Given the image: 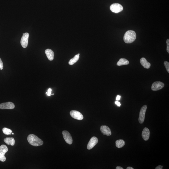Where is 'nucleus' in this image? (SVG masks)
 <instances>
[{"instance_id": "23", "label": "nucleus", "mask_w": 169, "mask_h": 169, "mask_svg": "<svg viewBox=\"0 0 169 169\" xmlns=\"http://www.w3.org/2000/svg\"><path fill=\"white\" fill-rule=\"evenodd\" d=\"M166 43L167 44V52L169 53V40L167 39L166 41Z\"/></svg>"}, {"instance_id": "4", "label": "nucleus", "mask_w": 169, "mask_h": 169, "mask_svg": "<svg viewBox=\"0 0 169 169\" xmlns=\"http://www.w3.org/2000/svg\"><path fill=\"white\" fill-rule=\"evenodd\" d=\"M147 106L146 105H144L142 106L140 111L138 121L140 123L142 124L144 122L145 115L146 110H147Z\"/></svg>"}, {"instance_id": "29", "label": "nucleus", "mask_w": 169, "mask_h": 169, "mask_svg": "<svg viewBox=\"0 0 169 169\" xmlns=\"http://www.w3.org/2000/svg\"><path fill=\"white\" fill-rule=\"evenodd\" d=\"M127 169H134L132 167H127Z\"/></svg>"}, {"instance_id": "21", "label": "nucleus", "mask_w": 169, "mask_h": 169, "mask_svg": "<svg viewBox=\"0 0 169 169\" xmlns=\"http://www.w3.org/2000/svg\"><path fill=\"white\" fill-rule=\"evenodd\" d=\"M164 64L165 67L167 72L169 73V62H167V61H165L164 63Z\"/></svg>"}, {"instance_id": "1", "label": "nucleus", "mask_w": 169, "mask_h": 169, "mask_svg": "<svg viewBox=\"0 0 169 169\" xmlns=\"http://www.w3.org/2000/svg\"><path fill=\"white\" fill-rule=\"evenodd\" d=\"M27 140L30 145L35 147L42 146L44 143L42 139L33 134H30L28 136Z\"/></svg>"}, {"instance_id": "6", "label": "nucleus", "mask_w": 169, "mask_h": 169, "mask_svg": "<svg viewBox=\"0 0 169 169\" xmlns=\"http://www.w3.org/2000/svg\"><path fill=\"white\" fill-rule=\"evenodd\" d=\"M29 34L28 33H23L22 38H21V46L24 48L27 47L28 43V39Z\"/></svg>"}, {"instance_id": "15", "label": "nucleus", "mask_w": 169, "mask_h": 169, "mask_svg": "<svg viewBox=\"0 0 169 169\" xmlns=\"http://www.w3.org/2000/svg\"><path fill=\"white\" fill-rule=\"evenodd\" d=\"M140 62L141 64L145 68L148 69L150 68L151 66V64L147 62V60L144 58H142L141 59Z\"/></svg>"}, {"instance_id": "9", "label": "nucleus", "mask_w": 169, "mask_h": 169, "mask_svg": "<svg viewBox=\"0 0 169 169\" xmlns=\"http://www.w3.org/2000/svg\"><path fill=\"white\" fill-rule=\"evenodd\" d=\"M15 107L14 103L11 102H8L1 104L0 109H13Z\"/></svg>"}, {"instance_id": "31", "label": "nucleus", "mask_w": 169, "mask_h": 169, "mask_svg": "<svg viewBox=\"0 0 169 169\" xmlns=\"http://www.w3.org/2000/svg\"><path fill=\"white\" fill-rule=\"evenodd\" d=\"M78 54V55H79L80 54Z\"/></svg>"}, {"instance_id": "25", "label": "nucleus", "mask_w": 169, "mask_h": 169, "mask_svg": "<svg viewBox=\"0 0 169 169\" xmlns=\"http://www.w3.org/2000/svg\"><path fill=\"white\" fill-rule=\"evenodd\" d=\"M163 166L160 165H159L158 166H157V167H156L155 169H163Z\"/></svg>"}, {"instance_id": "28", "label": "nucleus", "mask_w": 169, "mask_h": 169, "mask_svg": "<svg viewBox=\"0 0 169 169\" xmlns=\"http://www.w3.org/2000/svg\"><path fill=\"white\" fill-rule=\"evenodd\" d=\"M116 169H123V168L120 166H118L116 167Z\"/></svg>"}, {"instance_id": "17", "label": "nucleus", "mask_w": 169, "mask_h": 169, "mask_svg": "<svg viewBox=\"0 0 169 169\" xmlns=\"http://www.w3.org/2000/svg\"><path fill=\"white\" fill-rule=\"evenodd\" d=\"M129 61L126 59L122 58L120 59L117 63L118 66H121L122 65H127L129 64Z\"/></svg>"}, {"instance_id": "26", "label": "nucleus", "mask_w": 169, "mask_h": 169, "mask_svg": "<svg viewBox=\"0 0 169 169\" xmlns=\"http://www.w3.org/2000/svg\"><path fill=\"white\" fill-rule=\"evenodd\" d=\"M115 103L117 105V106H119V107L121 106L120 103V102H118V101L115 102Z\"/></svg>"}, {"instance_id": "14", "label": "nucleus", "mask_w": 169, "mask_h": 169, "mask_svg": "<svg viewBox=\"0 0 169 169\" xmlns=\"http://www.w3.org/2000/svg\"><path fill=\"white\" fill-rule=\"evenodd\" d=\"M45 53L48 59L50 61H52L54 58V52L50 49H47L45 50Z\"/></svg>"}, {"instance_id": "3", "label": "nucleus", "mask_w": 169, "mask_h": 169, "mask_svg": "<svg viewBox=\"0 0 169 169\" xmlns=\"http://www.w3.org/2000/svg\"><path fill=\"white\" fill-rule=\"evenodd\" d=\"M8 148L5 145H2L0 146V161L4 162L6 160L5 154L7 152Z\"/></svg>"}, {"instance_id": "30", "label": "nucleus", "mask_w": 169, "mask_h": 169, "mask_svg": "<svg viewBox=\"0 0 169 169\" xmlns=\"http://www.w3.org/2000/svg\"><path fill=\"white\" fill-rule=\"evenodd\" d=\"M12 134H13V135H14V133H12Z\"/></svg>"}, {"instance_id": "10", "label": "nucleus", "mask_w": 169, "mask_h": 169, "mask_svg": "<svg viewBox=\"0 0 169 169\" xmlns=\"http://www.w3.org/2000/svg\"><path fill=\"white\" fill-rule=\"evenodd\" d=\"M70 114L71 117L74 119L81 120L83 119V116L80 112L72 110L70 111Z\"/></svg>"}, {"instance_id": "13", "label": "nucleus", "mask_w": 169, "mask_h": 169, "mask_svg": "<svg viewBox=\"0 0 169 169\" xmlns=\"http://www.w3.org/2000/svg\"><path fill=\"white\" fill-rule=\"evenodd\" d=\"M150 133L149 130L147 127L143 129L142 132V137L145 141L148 140L149 138Z\"/></svg>"}, {"instance_id": "19", "label": "nucleus", "mask_w": 169, "mask_h": 169, "mask_svg": "<svg viewBox=\"0 0 169 169\" xmlns=\"http://www.w3.org/2000/svg\"><path fill=\"white\" fill-rule=\"evenodd\" d=\"M79 55H78V54H77L74 57V58L71 59L69 61V64L70 65H73L79 60Z\"/></svg>"}, {"instance_id": "27", "label": "nucleus", "mask_w": 169, "mask_h": 169, "mask_svg": "<svg viewBox=\"0 0 169 169\" xmlns=\"http://www.w3.org/2000/svg\"><path fill=\"white\" fill-rule=\"evenodd\" d=\"M121 96L119 95L117 96L116 98V100L118 101L120 100L121 99Z\"/></svg>"}, {"instance_id": "11", "label": "nucleus", "mask_w": 169, "mask_h": 169, "mask_svg": "<svg viewBox=\"0 0 169 169\" xmlns=\"http://www.w3.org/2000/svg\"><path fill=\"white\" fill-rule=\"evenodd\" d=\"M98 143V138L95 137H92L90 139L87 145L88 149L90 150L93 147Z\"/></svg>"}, {"instance_id": "8", "label": "nucleus", "mask_w": 169, "mask_h": 169, "mask_svg": "<svg viewBox=\"0 0 169 169\" xmlns=\"http://www.w3.org/2000/svg\"><path fill=\"white\" fill-rule=\"evenodd\" d=\"M62 134L64 139L66 143L69 144H71L72 143L73 140L72 138L70 133L64 130L62 132Z\"/></svg>"}, {"instance_id": "2", "label": "nucleus", "mask_w": 169, "mask_h": 169, "mask_svg": "<svg viewBox=\"0 0 169 169\" xmlns=\"http://www.w3.org/2000/svg\"><path fill=\"white\" fill-rule=\"evenodd\" d=\"M136 37V34L135 31L132 30H129L125 33L123 40L126 43H131L135 41Z\"/></svg>"}, {"instance_id": "7", "label": "nucleus", "mask_w": 169, "mask_h": 169, "mask_svg": "<svg viewBox=\"0 0 169 169\" xmlns=\"http://www.w3.org/2000/svg\"><path fill=\"white\" fill-rule=\"evenodd\" d=\"M164 84L161 82H156L153 83L151 86V89L153 91H157L161 89L164 87Z\"/></svg>"}, {"instance_id": "18", "label": "nucleus", "mask_w": 169, "mask_h": 169, "mask_svg": "<svg viewBox=\"0 0 169 169\" xmlns=\"http://www.w3.org/2000/svg\"><path fill=\"white\" fill-rule=\"evenodd\" d=\"M125 145V142L122 139L117 140L116 142V146L118 148H121L123 147Z\"/></svg>"}, {"instance_id": "22", "label": "nucleus", "mask_w": 169, "mask_h": 169, "mask_svg": "<svg viewBox=\"0 0 169 169\" xmlns=\"http://www.w3.org/2000/svg\"><path fill=\"white\" fill-rule=\"evenodd\" d=\"M3 68V64L2 60L0 58V70H2Z\"/></svg>"}, {"instance_id": "12", "label": "nucleus", "mask_w": 169, "mask_h": 169, "mask_svg": "<svg viewBox=\"0 0 169 169\" xmlns=\"http://www.w3.org/2000/svg\"><path fill=\"white\" fill-rule=\"evenodd\" d=\"M100 130L101 132L104 135L107 136H110L111 135V130L108 126H102L100 127Z\"/></svg>"}, {"instance_id": "5", "label": "nucleus", "mask_w": 169, "mask_h": 169, "mask_svg": "<svg viewBox=\"0 0 169 169\" xmlns=\"http://www.w3.org/2000/svg\"><path fill=\"white\" fill-rule=\"evenodd\" d=\"M110 10L113 12L118 13L122 11L123 10V6L118 3L112 4L110 7Z\"/></svg>"}, {"instance_id": "16", "label": "nucleus", "mask_w": 169, "mask_h": 169, "mask_svg": "<svg viewBox=\"0 0 169 169\" xmlns=\"http://www.w3.org/2000/svg\"><path fill=\"white\" fill-rule=\"evenodd\" d=\"M4 141L8 145H10L12 146L15 144V141L13 138H7L4 139Z\"/></svg>"}, {"instance_id": "20", "label": "nucleus", "mask_w": 169, "mask_h": 169, "mask_svg": "<svg viewBox=\"0 0 169 169\" xmlns=\"http://www.w3.org/2000/svg\"><path fill=\"white\" fill-rule=\"evenodd\" d=\"M2 131L4 134L7 135H11L12 133V131L11 130L6 127L3 128Z\"/></svg>"}, {"instance_id": "24", "label": "nucleus", "mask_w": 169, "mask_h": 169, "mask_svg": "<svg viewBox=\"0 0 169 169\" xmlns=\"http://www.w3.org/2000/svg\"><path fill=\"white\" fill-rule=\"evenodd\" d=\"M52 91L51 89L49 88L48 90L47 95L48 96H50L51 94V91Z\"/></svg>"}]
</instances>
